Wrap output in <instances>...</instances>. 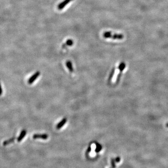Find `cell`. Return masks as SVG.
<instances>
[{
	"instance_id": "6da1fadb",
	"label": "cell",
	"mask_w": 168,
	"mask_h": 168,
	"mask_svg": "<svg viewBox=\"0 0 168 168\" xmlns=\"http://www.w3.org/2000/svg\"><path fill=\"white\" fill-rule=\"evenodd\" d=\"M103 36L106 38H112L113 39L121 40L124 38V35L122 34H113L110 31H106L103 33Z\"/></svg>"
},
{
	"instance_id": "7a4b0ae2",
	"label": "cell",
	"mask_w": 168,
	"mask_h": 168,
	"mask_svg": "<svg viewBox=\"0 0 168 168\" xmlns=\"http://www.w3.org/2000/svg\"><path fill=\"white\" fill-rule=\"evenodd\" d=\"M40 75V71H37L35 72V73H34L33 75L31 76V77L29 79V80H28V83L29 84H32L35 80H36V79Z\"/></svg>"
},
{
	"instance_id": "3957f363",
	"label": "cell",
	"mask_w": 168,
	"mask_h": 168,
	"mask_svg": "<svg viewBox=\"0 0 168 168\" xmlns=\"http://www.w3.org/2000/svg\"><path fill=\"white\" fill-rule=\"evenodd\" d=\"M33 138L34 139H41L43 140H46L48 138V135L46 134H35L33 135Z\"/></svg>"
},
{
	"instance_id": "277c9868",
	"label": "cell",
	"mask_w": 168,
	"mask_h": 168,
	"mask_svg": "<svg viewBox=\"0 0 168 168\" xmlns=\"http://www.w3.org/2000/svg\"><path fill=\"white\" fill-rule=\"evenodd\" d=\"M72 0H64L58 5V9L59 10H62V9H64L67 5L68 4V3H69Z\"/></svg>"
},
{
	"instance_id": "5b68a950",
	"label": "cell",
	"mask_w": 168,
	"mask_h": 168,
	"mask_svg": "<svg viewBox=\"0 0 168 168\" xmlns=\"http://www.w3.org/2000/svg\"><path fill=\"white\" fill-rule=\"evenodd\" d=\"M67 119L66 118H63V119L58 122L57 126H56V128L58 129H60V128H62V127L66 124L67 123Z\"/></svg>"
},
{
	"instance_id": "8992f818",
	"label": "cell",
	"mask_w": 168,
	"mask_h": 168,
	"mask_svg": "<svg viewBox=\"0 0 168 168\" xmlns=\"http://www.w3.org/2000/svg\"><path fill=\"white\" fill-rule=\"evenodd\" d=\"M27 134V131L23 129L22 130V131H21V132L20 133V134L19 135V136L17 138V141L18 142H21L22 139L24 138V137H25V136Z\"/></svg>"
},
{
	"instance_id": "52a82bcc",
	"label": "cell",
	"mask_w": 168,
	"mask_h": 168,
	"mask_svg": "<svg viewBox=\"0 0 168 168\" xmlns=\"http://www.w3.org/2000/svg\"><path fill=\"white\" fill-rule=\"evenodd\" d=\"M66 66L70 72H72L73 71V68L72 67V63L70 61H67L66 62Z\"/></svg>"
},
{
	"instance_id": "ba28073f",
	"label": "cell",
	"mask_w": 168,
	"mask_h": 168,
	"mask_svg": "<svg viewBox=\"0 0 168 168\" xmlns=\"http://www.w3.org/2000/svg\"><path fill=\"white\" fill-rule=\"evenodd\" d=\"M125 67H126V64L125 62H122L119 64V66L118 67V69L120 71V72H122L125 69Z\"/></svg>"
},
{
	"instance_id": "9c48e42d",
	"label": "cell",
	"mask_w": 168,
	"mask_h": 168,
	"mask_svg": "<svg viewBox=\"0 0 168 168\" xmlns=\"http://www.w3.org/2000/svg\"><path fill=\"white\" fill-rule=\"evenodd\" d=\"M15 140V137L10 138V139L8 140H6V141H5L3 142V145L4 146H6V145L9 144H10L11 143H13L14 142Z\"/></svg>"
},
{
	"instance_id": "30bf717a",
	"label": "cell",
	"mask_w": 168,
	"mask_h": 168,
	"mask_svg": "<svg viewBox=\"0 0 168 168\" xmlns=\"http://www.w3.org/2000/svg\"><path fill=\"white\" fill-rule=\"evenodd\" d=\"M73 44V41L71 39H68L67 41L66 44L68 46H72Z\"/></svg>"
},
{
	"instance_id": "8fae6325",
	"label": "cell",
	"mask_w": 168,
	"mask_h": 168,
	"mask_svg": "<svg viewBox=\"0 0 168 168\" xmlns=\"http://www.w3.org/2000/svg\"><path fill=\"white\" fill-rule=\"evenodd\" d=\"M115 69L114 68L112 71H111V73L110 75L109 76V80L110 81L112 79L113 76H114V75L115 74Z\"/></svg>"
},
{
	"instance_id": "7c38bea8",
	"label": "cell",
	"mask_w": 168,
	"mask_h": 168,
	"mask_svg": "<svg viewBox=\"0 0 168 168\" xmlns=\"http://www.w3.org/2000/svg\"><path fill=\"white\" fill-rule=\"evenodd\" d=\"M116 166L115 164V160L113 159L112 160V167L111 168H115Z\"/></svg>"
},
{
	"instance_id": "4fadbf2b",
	"label": "cell",
	"mask_w": 168,
	"mask_h": 168,
	"mask_svg": "<svg viewBox=\"0 0 168 168\" xmlns=\"http://www.w3.org/2000/svg\"><path fill=\"white\" fill-rule=\"evenodd\" d=\"M101 146H100V145H99L97 146V147H96V151H100V150H101Z\"/></svg>"
},
{
	"instance_id": "5bb4252c",
	"label": "cell",
	"mask_w": 168,
	"mask_h": 168,
	"mask_svg": "<svg viewBox=\"0 0 168 168\" xmlns=\"http://www.w3.org/2000/svg\"><path fill=\"white\" fill-rule=\"evenodd\" d=\"M2 88L1 86V84L0 83V95H1L2 94Z\"/></svg>"
},
{
	"instance_id": "9a60e30c",
	"label": "cell",
	"mask_w": 168,
	"mask_h": 168,
	"mask_svg": "<svg viewBox=\"0 0 168 168\" xmlns=\"http://www.w3.org/2000/svg\"><path fill=\"white\" fill-rule=\"evenodd\" d=\"M165 126H166V127L167 128H168V122L166 123V124L165 125Z\"/></svg>"
}]
</instances>
